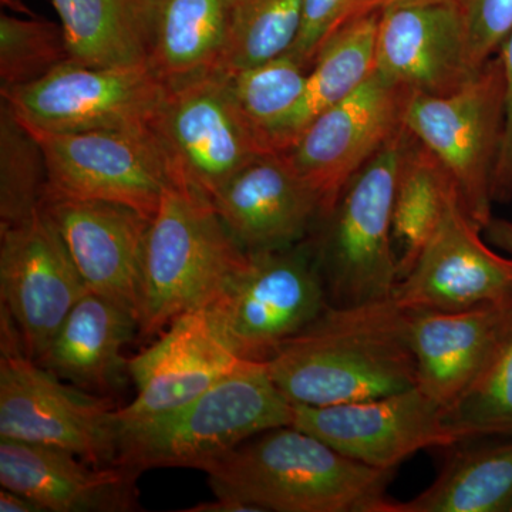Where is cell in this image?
Returning <instances> with one entry per match:
<instances>
[{
	"label": "cell",
	"instance_id": "obj_1",
	"mask_svg": "<svg viewBox=\"0 0 512 512\" xmlns=\"http://www.w3.org/2000/svg\"><path fill=\"white\" fill-rule=\"evenodd\" d=\"M286 399L305 406L360 402L417 383L409 312L393 298L328 305L266 362Z\"/></svg>",
	"mask_w": 512,
	"mask_h": 512
},
{
	"label": "cell",
	"instance_id": "obj_2",
	"mask_svg": "<svg viewBox=\"0 0 512 512\" xmlns=\"http://www.w3.org/2000/svg\"><path fill=\"white\" fill-rule=\"evenodd\" d=\"M201 471L215 495L261 512H389L396 473L343 456L295 426L258 434Z\"/></svg>",
	"mask_w": 512,
	"mask_h": 512
},
{
	"label": "cell",
	"instance_id": "obj_3",
	"mask_svg": "<svg viewBox=\"0 0 512 512\" xmlns=\"http://www.w3.org/2000/svg\"><path fill=\"white\" fill-rule=\"evenodd\" d=\"M293 403L266 362L232 373L174 412L120 426L117 466L140 476L151 468H195L258 434L292 426Z\"/></svg>",
	"mask_w": 512,
	"mask_h": 512
},
{
	"label": "cell",
	"instance_id": "obj_4",
	"mask_svg": "<svg viewBox=\"0 0 512 512\" xmlns=\"http://www.w3.org/2000/svg\"><path fill=\"white\" fill-rule=\"evenodd\" d=\"M248 259L208 198L171 185L147 232L138 336L153 338L178 316L207 308Z\"/></svg>",
	"mask_w": 512,
	"mask_h": 512
},
{
	"label": "cell",
	"instance_id": "obj_5",
	"mask_svg": "<svg viewBox=\"0 0 512 512\" xmlns=\"http://www.w3.org/2000/svg\"><path fill=\"white\" fill-rule=\"evenodd\" d=\"M406 138L403 127L346 185L308 238L330 305L392 298L399 281L394 190Z\"/></svg>",
	"mask_w": 512,
	"mask_h": 512
},
{
	"label": "cell",
	"instance_id": "obj_6",
	"mask_svg": "<svg viewBox=\"0 0 512 512\" xmlns=\"http://www.w3.org/2000/svg\"><path fill=\"white\" fill-rule=\"evenodd\" d=\"M0 439L62 448L94 466H116L120 421L107 396L63 382L39 365L2 308Z\"/></svg>",
	"mask_w": 512,
	"mask_h": 512
},
{
	"label": "cell",
	"instance_id": "obj_7",
	"mask_svg": "<svg viewBox=\"0 0 512 512\" xmlns=\"http://www.w3.org/2000/svg\"><path fill=\"white\" fill-rule=\"evenodd\" d=\"M328 305L325 282L305 239L295 247L249 254L247 265L205 311L239 357L268 362Z\"/></svg>",
	"mask_w": 512,
	"mask_h": 512
},
{
	"label": "cell",
	"instance_id": "obj_8",
	"mask_svg": "<svg viewBox=\"0 0 512 512\" xmlns=\"http://www.w3.org/2000/svg\"><path fill=\"white\" fill-rule=\"evenodd\" d=\"M504 123L505 79L498 55L457 92L412 94L404 114V127L440 161L468 217L483 232L493 220Z\"/></svg>",
	"mask_w": 512,
	"mask_h": 512
},
{
	"label": "cell",
	"instance_id": "obj_9",
	"mask_svg": "<svg viewBox=\"0 0 512 512\" xmlns=\"http://www.w3.org/2000/svg\"><path fill=\"white\" fill-rule=\"evenodd\" d=\"M151 131L174 184L211 202L245 165L272 153L242 116L220 72L167 87Z\"/></svg>",
	"mask_w": 512,
	"mask_h": 512
},
{
	"label": "cell",
	"instance_id": "obj_10",
	"mask_svg": "<svg viewBox=\"0 0 512 512\" xmlns=\"http://www.w3.org/2000/svg\"><path fill=\"white\" fill-rule=\"evenodd\" d=\"M167 86L147 66L89 67L66 62L43 79L0 90L30 130L83 133L150 130Z\"/></svg>",
	"mask_w": 512,
	"mask_h": 512
},
{
	"label": "cell",
	"instance_id": "obj_11",
	"mask_svg": "<svg viewBox=\"0 0 512 512\" xmlns=\"http://www.w3.org/2000/svg\"><path fill=\"white\" fill-rule=\"evenodd\" d=\"M30 131L45 153L49 174L46 197L114 202L153 220L164 192L175 185L163 148L151 128L83 133Z\"/></svg>",
	"mask_w": 512,
	"mask_h": 512
},
{
	"label": "cell",
	"instance_id": "obj_12",
	"mask_svg": "<svg viewBox=\"0 0 512 512\" xmlns=\"http://www.w3.org/2000/svg\"><path fill=\"white\" fill-rule=\"evenodd\" d=\"M412 94L375 70L356 92L320 114L282 151L318 195L320 218L332 210L352 178L402 130Z\"/></svg>",
	"mask_w": 512,
	"mask_h": 512
},
{
	"label": "cell",
	"instance_id": "obj_13",
	"mask_svg": "<svg viewBox=\"0 0 512 512\" xmlns=\"http://www.w3.org/2000/svg\"><path fill=\"white\" fill-rule=\"evenodd\" d=\"M443 414L440 404L414 386L360 402L293 404L292 426L366 466L396 470L419 451L457 446Z\"/></svg>",
	"mask_w": 512,
	"mask_h": 512
},
{
	"label": "cell",
	"instance_id": "obj_14",
	"mask_svg": "<svg viewBox=\"0 0 512 512\" xmlns=\"http://www.w3.org/2000/svg\"><path fill=\"white\" fill-rule=\"evenodd\" d=\"M89 293L62 237L45 212L0 227L2 308L15 322L26 352L37 359L63 320Z\"/></svg>",
	"mask_w": 512,
	"mask_h": 512
},
{
	"label": "cell",
	"instance_id": "obj_15",
	"mask_svg": "<svg viewBox=\"0 0 512 512\" xmlns=\"http://www.w3.org/2000/svg\"><path fill=\"white\" fill-rule=\"evenodd\" d=\"M468 217L457 190L392 298L404 311H461L512 298V258L493 251Z\"/></svg>",
	"mask_w": 512,
	"mask_h": 512
},
{
	"label": "cell",
	"instance_id": "obj_16",
	"mask_svg": "<svg viewBox=\"0 0 512 512\" xmlns=\"http://www.w3.org/2000/svg\"><path fill=\"white\" fill-rule=\"evenodd\" d=\"M251 363L229 348L205 308L184 313L128 360L137 394L117 409L120 426L174 412Z\"/></svg>",
	"mask_w": 512,
	"mask_h": 512
},
{
	"label": "cell",
	"instance_id": "obj_17",
	"mask_svg": "<svg viewBox=\"0 0 512 512\" xmlns=\"http://www.w3.org/2000/svg\"><path fill=\"white\" fill-rule=\"evenodd\" d=\"M42 211L55 225L89 292L136 316L151 220L114 202L50 197Z\"/></svg>",
	"mask_w": 512,
	"mask_h": 512
},
{
	"label": "cell",
	"instance_id": "obj_18",
	"mask_svg": "<svg viewBox=\"0 0 512 512\" xmlns=\"http://www.w3.org/2000/svg\"><path fill=\"white\" fill-rule=\"evenodd\" d=\"M376 73L413 94L446 96L476 72L456 0H420L382 10Z\"/></svg>",
	"mask_w": 512,
	"mask_h": 512
},
{
	"label": "cell",
	"instance_id": "obj_19",
	"mask_svg": "<svg viewBox=\"0 0 512 512\" xmlns=\"http://www.w3.org/2000/svg\"><path fill=\"white\" fill-rule=\"evenodd\" d=\"M225 228L248 254L295 247L311 237L322 207L284 153L259 156L212 200Z\"/></svg>",
	"mask_w": 512,
	"mask_h": 512
},
{
	"label": "cell",
	"instance_id": "obj_20",
	"mask_svg": "<svg viewBox=\"0 0 512 512\" xmlns=\"http://www.w3.org/2000/svg\"><path fill=\"white\" fill-rule=\"evenodd\" d=\"M409 318L416 386L447 409L476 382L503 343L512 326V298L461 311L409 312Z\"/></svg>",
	"mask_w": 512,
	"mask_h": 512
},
{
	"label": "cell",
	"instance_id": "obj_21",
	"mask_svg": "<svg viewBox=\"0 0 512 512\" xmlns=\"http://www.w3.org/2000/svg\"><path fill=\"white\" fill-rule=\"evenodd\" d=\"M137 478L127 468L94 466L62 448L0 440V484L45 512L136 511Z\"/></svg>",
	"mask_w": 512,
	"mask_h": 512
},
{
	"label": "cell",
	"instance_id": "obj_22",
	"mask_svg": "<svg viewBox=\"0 0 512 512\" xmlns=\"http://www.w3.org/2000/svg\"><path fill=\"white\" fill-rule=\"evenodd\" d=\"M136 333V316L89 292L73 306L36 362L80 389L107 396L126 382L123 350Z\"/></svg>",
	"mask_w": 512,
	"mask_h": 512
},
{
	"label": "cell",
	"instance_id": "obj_23",
	"mask_svg": "<svg viewBox=\"0 0 512 512\" xmlns=\"http://www.w3.org/2000/svg\"><path fill=\"white\" fill-rule=\"evenodd\" d=\"M231 8L232 0H140L148 69L167 87L218 70Z\"/></svg>",
	"mask_w": 512,
	"mask_h": 512
},
{
	"label": "cell",
	"instance_id": "obj_24",
	"mask_svg": "<svg viewBox=\"0 0 512 512\" xmlns=\"http://www.w3.org/2000/svg\"><path fill=\"white\" fill-rule=\"evenodd\" d=\"M380 15L370 12L346 20L326 40L306 77L301 99L269 134L274 153L288 150L313 120L356 92L375 73Z\"/></svg>",
	"mask_w": 512,
	"mask_h": 512
},
{
	"label": "cell",
	"instance_id": "obj_25",
	"mask_svg": "<svg viewBox=\"0 0 512 512\" xmlns=\"http://www.w3.org/2000/svg\"><path fill=\"white\" fill-rule=\"evenodd\" d=\"M430 487L389 512H510L512 437L501 443L458 444Z\"/></svg>",
	"mask_w": 512,
	"mask_h": 512
},
{
	"label": "cell",
	"instance_id": "obj_26",
	"mask_svg": "<svg viewBox=\"0 0 512 512\" xmlns=\"http://www.w3.org/2000/svg\"><path fill=\"white\" fill-rule=\"evenodd\" d=\"M52 3L59 15L70 62L104 69L147 66L140 0Z\"/></svg>",
	"mask_w": 512,
	"mask_h": 512
},
{
	"label": "cell",
	"instance_id": "obj_27",
	"mask_svg": "<svg viewBox=\"0 0 512 512\" xmlns=\"http://www.w3.org/2000/svg\"><path fill=\"white\" fill-rule=\"evenodd\" d=\"M454 190L440 161L407 131L393 202V238L400 245L399 279L410 271L436 231Z\"/></svg>",
	"mask_w": 512,
	"mask_h": 512
},
{
	"label": "cell",
	"instance_id": "obj_28",
	"mask_svg": "<svg viewBox=\"0 0 512 512\" xmlns=\"http://www.w3.org/2000/svg\"><path fill=\"white\" fill-rule=\"evenodd\" d=\"M301 10L302 0H232L227 47L215 72H237L289 52Z\"/></svg>",
	"mask_w": 512,
	"mask_h": 512
},
{
	"label": "cell",
	"instance_id": "obj_29",
	"mask_svg": "<svg viewBox=\"0 0 512 512\" xmlns=\"http://www.w3.org/2000/svg\"><path fill=\"white\" fill-rule=\"evenodd\" d=\"M47 183L39 141L0 100V227L20 224L42 210Z\"/></svg>",
	"mask_w": 512,
	"mask_h": 512
},
{
	"label": "cell",
	"instance_id": "obj_30",
	"mask_svg": "<svg viewBox=\"0 0 512 512\" xmlns=\"http://www.w3.org/2000/svg\"><path fill=\"white\" fill-rule=\"evenodd\" d=\"M308 73L291 52L247 69L222 73L232 100L269 151V134L301 99Z\"/></svg>",
	"mask_w": 512,
	"mask_h": 512
},
{
	"label": "cell",
	"instance_id": "obj_31",
	"mask_svg": "<svg viewBox=\"0 0 512 512\" xmlns=\"http://www.w3.org/2000/svg\"><path fill=\"white\" fill-rule=\"evenodd\" d=\"M443 416L458 444L481 437H512V326L483 373L444 409Z\"/></svg>",
	"mask_w": 512,
	"mask_h": 512
},
{
	"label": "cell",
	"instance_id": "obj_32",
	"mask_svg": "<svg viewBox=\"0 0 512 512\" xmlns=\"http://www.w3.org/2000/svg\"><path fill=\"white\" fill-rule=\"evenodd\" d=\"M70 62L62 26L30 16H0V90L28 86Z\"/></svg>",
	"mask_w": 512,
	"mask_h": 512
},
{
	"label": "cell",
	"instance_id": "obj_33",
	"mask_svg": "<svg viewBox=\"0 0 512 512\" xmlns=\"http://www.w3.org/2000/svg\"><path fill=\"white\" fill-rule=\"evenodd\" d=\"M466 32L471 69L478 73L498 55L512 30V0H456Z\"/></svg>",
	"mask_w": 512,
	"mask_h": 512
},
{
	"label": "cell",
	"instance_id": "obj_34",
	"mask_svg": "<svg viewBox=\"0 0 512 512\" xmlns=\"http://www.w3.org/2000/svg\"><path fill=\"white\" fill-rule=\"evenodd\" d=\"M349 0H302L301 25L289 52L311 70L326 40L345 19Z\"/></svg>",
	"mask_w": 512,
	"mask_h": 512
},
{
	"label": "cell",
	"instance_id": "obj_35",
	"mask_svg": "<svg viewBox=\"0 0 512 512\" xmlns=\"http://www.w3.org/2000/svg\"><path fill=\"white\" fill-rule=\"evenodd\" d=\"M505 79V123L500 157L495 167L493 200L507 204L512 201V30L504 40L500 52Z\"/></svg>",
	"mask_w": 512,
	"mask_h": 512
},
{
	"label": "cell",
	"instance_id": "obj_36",
	"mask_svg": "<svg viewBox=\"0 0 512 512\" xmlns=\"http://www.w3.org/2000/svg\"><path fill=\"white\" fill-rule=\"evenodd\" d=\"M484 232L491 244L512 258V221L493 217Z\"/></svg>",
	"mask_w": 512,
	"mask_h": 512
},
{
	"label": "cell",
	"instance_id": "obj_37",
	"mask_svg": "<svg viewBox=\"0 0 512 512\" xmlns=\"http://www.w3.org/2000/svg\"><path fill=\"white\" fill-rule=\"evenodd\" d=\"M183 512H261L254 505L242 503L235 498L218 497L215 500L204 501V503L195 504L194 507L185 508Z\"/></svg>",
	"mask_w": 512,
	"mask_h": 512
},
{
	"label": "cell",
	"instance_id": "obj_38",
	"mask_svg": "<svg viewBox=\"0 0 512 512\" xmlns=\"http://www.w3.org/2000/svg\"><path fill=\"white\" fill-rule=\"evenodd\" d=\"M412 2H420V0H349L343 23L346 20L355 18V16L365 15V13L370 12H382V10L390 8V6L404 5V3Z\"/></svg>",
	"mask_w": 512,
	"mask_h": 512
},
{
	"label": "cell",
	"instance_id": "obj_39",
	"mask_svg": "<svg viewBox=\"0 0 512 512\" xmlns=\"http://www.w3.org/2000/svg\"><path fill=\"white\" fill-rule=\"evenodd\" d=\"M0 511L2 512H45L39 504L26 495L3 488L0 491Z\"/></svg>",
	"mask_w": 512,
	"mask_h": 512
},
{
	"label": "cell",
	"instance_id": "obj_40",
	"mask_svg": "<svg viewBox=\"0 0 512 512\" xmlns=\"http://www.w3.org/2000/svg\"><path fill=\"white\" fill-rule=\"evenodd\" d=\"M0 2H2V5L6 6V8L13 10V12L33 16V13L30 12V9L26 6L25 0H0Z\"/></svg>",
	"mask_w": 512,
	"mask_h": 512
},
{
	"label": "cell",
	"instance_id": "obj_41",
	"mask_svg": "<svg viewBox=\"0 0 512 512\" xmlns=\"http://www.w3.org/2000/svg\"><path fill=\"white\" fill-rule=\"evenodd\" d=\"M510 512H512V507H511V511Z\"/></svg>",
	"mask_w": 512,
	"mask_h": 512
}]
</instances>
